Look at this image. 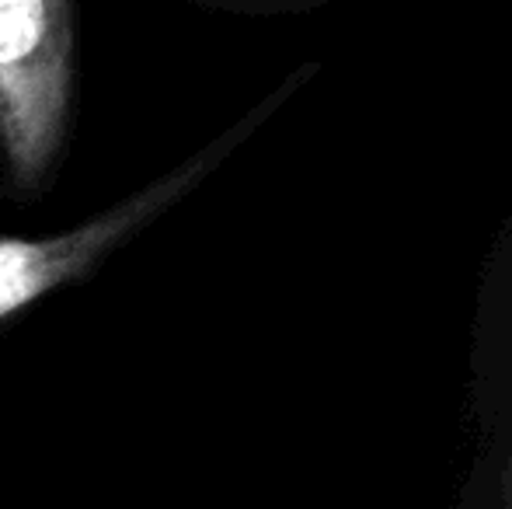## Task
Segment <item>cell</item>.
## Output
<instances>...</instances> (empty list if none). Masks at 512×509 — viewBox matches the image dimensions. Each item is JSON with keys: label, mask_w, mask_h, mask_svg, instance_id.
I'll list each match as a JSON object with an SVG mask.
<instances>
[{"label": "cell", "mask_w": 512, "mask_h": 509, "mask_svg": "<svg viewBox=\"0 0 512 509\" xmlns=\"http://www.w3.org/2000/svg\"><path fill=\"white\" fill-rule=\"evenodd\" d=\"M74 105V0H0V175L25 203L53 185Z\"/></svg>", "instance_id": "obj_1"}, {"label": "cell", "mask_w": 512, "mask_h": 509, "mask_svg": "<svg viewBox=\"0 0 512 509\" xmlns=\"http://www.w3.org/2000/svg\"><path fill=\"white\" fill-rule=\"evenodd\" d=\"M317 70H321L317 60L300 63V67L293 70L286 81H279L255 109L244 112L227 133H220L213 143H206L199 154H192L189 161L178 164L175 171L157 178L154 185H147V189H140L136 196H129L126 203L105 210L102 217L88 220V224L74 227V231H67V234H53V238H42V241L0 238V321L11 318L21 307H28L32 300H39L42 293L81 279L91 265H98L108 252L126 245L136 231H143L150 220L161 217L168 206H175L182 196H189L209 171L220 168L258 126H265L293 95H300L317 77Z\"/></svg>", "instance_id": "obj_2"}, {"label": "cell", "mask_w": 512, "mask_h": 509, "mask_svg": "<svg viewBox=\"0 0 512 509\" xmlns=\"http://www.w3.org/2000/svg\"><path fill=\"white\" fill-rule=\"evenodd\" d=\"M446 509H512V217L492 234L474 283L460 475Z\"/></svg>", "instance_id": "obj_3"}, {"label": "cell", "mask_w": 512, "mask_h": 509, "mask_svg": "<svg viewBox=\"0 0 512 509\" xmlns=\"http://www.w3.org/2000/svg\"><path fill=\"white\" fill-rule=\"evenodd\" d=\"M209 7H227V11L248 14H279V11H304V7H321L328 0H203Z\"/></svg>", "instance_id": "obj_4"}]
</instances>
